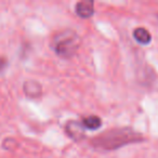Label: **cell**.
I'll return each mask as SVG.
<instances>
[{
    "mask_svg": "<svg viewBox=\"0 0 158 158\" xmlns=\"http://www.w3.org/2000/svg\"><path fill=\"white\" fill-rule=\"evenodd\" d=\"M66 133L75 141H81L86 138L84 131V126L78 123L77 121L70 120L66 123Z\"/></svg>",
    "mask_w": 158,
    "mask_h": 158,
    "instance_id": "3",
    "label": "cell"
},
{
    "mask_svg": "<svg viewBox=\"0 0 158 158\" xmlns=\"http://www.w3.org/2000/svg\"><path fill=\"white\" fill-rule=\"evenodd\" d=\"M24 92L28 97H39L42 92V89L37 81L28 80L24 84Z\"/></svg>",
    "mask_w": 158,
    "mask_h": 158,
    "instance_id": "5",
    "label": "cell"
},
{
    "mask_svg": "<svg viewBox=\"0 0 158 158\" xmlns=\"http://www.w3.org/2000/svg\"><path fill=\"white\" fill-rule=\"evenodd\" d=\"M133 37L135 38V40L138 42H140L141 44H147L151 42L152 36L148 33V31L143 27H138L134 29L133 31Z\"/></svg>",
    "mask_w": 158,
    "mask_h": 158,
    "instance_id": "6",
    "label": "cell"
},
{
    "mask_svg": "<svg viewBox=\"0 0 158 158\" xmlns=\"http://www.w3.org/2000/svg\"><path fill=\"white\" fill-rule=\"evenodd\" d=\"M81 39L73 29H63L55 34L51 41V48L62 57H70L77 52L80 47Z\"/></svg>",
    "mask_w": 158,
    "mask_h": 158,
    "instance_id": "2",
    "label": "cell"
},
{
    "mask_svg": "<svg viewBox=\"0 0 158 158\" xmlns=\"http://www.w3.org/2000/svg\"><path fill=\"white\" fill-rule=\"evenodd\" d=\"M7 64H8V62L5 57H0V72H1L2 69H5V67L7 66Z\"/></svg>",
    "mask_w": 158,
    "mask_h": 158,
    "instance_id": "8",
    "label": "cell"
},
{
    "mask_svg": "<svg viewBox=\"0 0 158 158\" xmlns=\"http://www.w3.org/2000/svg\"><path fill=\"white\" fill-rule=\"evenodd\" d=\"M81 125L84 126V128L89 130H97L99 128H101L102 126V120L99 116H95V115H92V116L86 117V118L82 119Z\"/></svg>",
    "mask_w": 158,
    "mask_h": 158,
    "instance_id": "7",
    "label": "cell"
},
{
    "mask_svg": "<svg viewBox=\"0 0 158 158\" xmlns=\"http://www.w3.org/2000/svg\"><path fill=\"white\" fill-rule=\"evenodd\" d=\"M142 140V135L139 132H135L130 128H118V129L107 130L92 138L91 144L97 149L113 151L123 145L140 142Z\"/></svg>",
    "mask_w": 158,
    "mask_h": 158,
    "instance_id": "1",
    "label": "cell"
},
{
    "mask_svg": "<svg viewBox=\"0 0 158 158\" xmlns=\"http://www.w3.org/2000/svg\"><path fill=\"white\" fill-rule=\"evenodd\" d=\"M76 13L81 19H89L94 13V3L93 1H79L76 3Z\"/></svg>",
    "mask_w": 158,
    "mask_h": 158,
    "instance_id": "4",
    "label": "cell"
}]
</instances>
